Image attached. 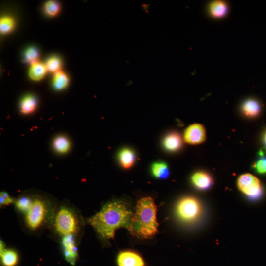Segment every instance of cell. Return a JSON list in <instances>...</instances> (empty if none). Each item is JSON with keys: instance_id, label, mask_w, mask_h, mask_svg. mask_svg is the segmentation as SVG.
<instances>
[{"instance_id": "obj_1", "label": "cell", "mask_w": 266, "mask_h": 266, "mask_svg": "<svg viewBox=\"0 0 266 266\" xmlns=\"http://www.w3.org/2000/svg\"><path fill=\"white\" fill-rule=\"evenodd\" d=\"M133 216L131 210L125 203L116 201L104 205L88 221L101 237L107 241L115 237L116 230L120 228H126L130 231Z\"/></svg>"}, {"instance_id": "obj_2", "label": "cell", "mask_w": 266, "mask_h": 266, "mask_svg": "<svg viewBox=\"0 0 266 266\" xmlns=\"http://www.w3.org/2000/svg\"><path fill=\"white\" fill-rule=\"evenodd\" d=\"M158 226L154 200L149 197L141 198L138 201L130 232L139 238L150 239L158 233Z\"/></svg>"}, {"instance_id": "obj_3", "label": "cell", "mask_w": 266, "mask_h": 266, "mask_svg": "<svg viewBox=\"0 0 266 266\" xmlns=\"http://www.w3.org/2000/svg\"><path fill=\"white\" fill-rule=\"evenodd\" d=\"M55 226L58 233L64 237L74 235L79 229L77 217L71 210L66 208H62L58 212Z\"/></svg>"}, {"instance_id": "obj_4", "label": "cell", "mask_w": 266, "mask_h": 266, "mask_svg": "<svg viewBox=\"0 0 266 266\" xmlns=\"http://www.w3.org/2000/svg\"><path fill=\"white\" fill-rule=\"evenodd\" d=\"M176 211L178 217L182 221L192 222L200 216L202 207L197 199L193 197H186L178 202Z\"/></svg>"}, {"instance_id": "obj_5", "label": "cell", "mask_w": 266, "mask_h": 266, "mask_svg": "<svg viewBox=\"0 0 266 266\" xmlns=\"http://www.w3.org/2000/svg\"><path fill=\"white\" fill-rule=\"evenodd\" d=\"M238 186L241 192L251 199H257L262 193L260 181L250 174L241 176L238 180Z\"/></svg>"}, {"instance_id": "obj_6", "label": "cell", "mask_w": 266, "mask_h": 266, "mask_svg": "<svg viewBox=\"0 0 266 266\" xmlns=\"http://www.w3.org/2000/svg\"><path fill=\"white\" fill-rule=\"evenodd\" d=\"M46 204L42 200L37 199L33 201L30 210L26 213V222L32 230L39 227L43 222L47 213Z\"/></svg>"}, {"instance_id": "obj_7", "label": "cell", "mask_w": 266, "mask_h": 266, "mask_svg": "<svg viewBox=\"0 0 266 266\" xmlns=\"http://www.w3.org/2000/svg\"><path fill=\"white\" fill-rule=\"evenodd\" d=\"M206 133L204 127L200 124H194L186 129L184 133L185 141L190 144H199L206 140Z\"/></svg>"}, {"instance_id": "obj_8", "label": "cell", "mask_w": 266, "mask_h": 266, "mask_svg": "<svg viewBox=\"0 0 266 266\" xmlns=\"http://www.w3.org/2000/svg\"><path fill=\"white\" fill-rule=\"evenodd\" d=\"M119 266H144L142 258L137 253L131 251H124L120 253L118 257Z\"/></svg>"}, {"instance_id": "obj_9", "label": "cell", "mask_w": 266, "mask_h": 266, "mask_svg": "<svg viewBox=\"0 0 266 266\" xmlns=\"http://www.w3.org/2000/svg\"><path fill=\"white\" fill-rule=\"evenodd\" d=\"M62 242L66 259L71 264L74 265L78 257V248L75 246L73 235L64 237Z\"/></svg>"}, {"instance_id": "obj_10", "label": "cell", "mask_w": 266, "mask_h": 266, "mask_svg": "<svg viewBox=\"0 0 266 266\" xmlns=\"http://www.w3.org/2000/svg\"><path fill=\"white\" fill-rule=\"evenodd\" d=\"M193 185L201 191H205L212 187L213 182L212 176L205 172L195 173L191 178Z\"/></svg>"}, {"instance_id": "obj_11", "label": "cell", "mask_w": 266, "mask_h": 266, "mask_svg": "<svg viewBox=\"0 0 266 266\" xmlns=\"http://www.w3.org/2000/svg\"><path fill=\"white\" fill-rule=\"evenodd\" d=\"M164 148L169 152H176L182 146V140L180 135L177 132L168 133L163 141Z\"/></svg>"}, {"instance_id": "obj_12", "label": "cell", "mask_w": 266, "mask_h": 266, "mask_svg": "<svg viewBox=\"0 0 266 266\" xmlns=\"http://www.w3.org/2000/svg\"><path fill=\"white\" fill-rule=\"evenodd\" d=\"M118 158L121 166L127 169L134 165L136 161V154L132 149L125 147L119 151Z\"/></svg>"}, {"instance_id": "obj_13", "label": "cell", "mask_w": 266, "mask_h": 266, "mask_svg": "<svg viewBox=\"0 0 266 266\" xmlns=\"http://www.w3.org/2000/svg\"><path fill=\"white\" fill-rule=\"evenodd\" d=\"M152 175L159 179H165L170 175V170L167 163L160 161L154 163L151 166Z\"/></svg>"}, {"instance_id": "obj_14", "label": "cell", "mask_w": 266, "mask_h": 266, "mask_svg": "<svg viewBox=\"0 0 266 266\" xmlns=\"http://www.w3.org/2000/svg\"><path fill=\"white\" fill-rule=\"evenodd\" d=\"M242 110L245 116L250 118L256 117L260 112V105L255 100L248 99L242 105Z\"/></svg>"}, {"instance_id": "obj_15", "label": "cell", "mask_w": 266, "mask_h": 266, "mask_svg": "<svg viewBox=\"0 0 266 266\" xmlns=\"http://www.w3.org/2000/svg\"><path fill=\"white\" fill-rule=\"evenodd\" d=\"M47 71L46 65L36 62L31 65L29 71L30 77L33 81H39L45 77Z\"/></svg>"}, {"instance_id": "obj_16", "label": "cell", "mask_w": 266, "mask_h": 266, "mask_svg": "<svg viewBox=\"0 0 266 266\" xmlns=\"http://www.w3.org/2000/svg\"><path fill=\"white\" fill-rule=\"evenodd\" d=\"M210 15L214 18L224 17L228 11L226 3L221 1H215L211 3L209 7Z\"/></svg>"}, {"instance_id": "obj_17", "label": "cell", "mask_w": 266, "mask_h": 266, "mask_svg": "<svg viewBox=\"0 0 266 266\" xmlns=\"http://www.w3.org/2000/svg\"><path fill=\"white\" fill-rule=\"evenodd\" d=\"M37 101L36 98L32 95L25 97L21 102L20 108L24 114L33 112L36 108Z\"/></svg>"}, {"instance_id": "obj_18", "label": "cell", "mask_w": 266, "mask_h": 266, "mask_svg": "<svg viewBox=\"0 0 266 266\" xmlns=\"http://www.w3.org/2000/svg\"><path fill=\"white\" fill-rule=\"evenodd\" d=\"M68 84L69 78L65 73L60 71L55 73L53 85L56 89L62 90L68 86Z\"/></svg>"}, {"instance_id": "obj_19", "label": "cell", "mask_w": 266, "mask_h": 266, "mask_svg": "<svg viewBox=\"0 0 266 266\" xmlns=\"http://www.w3.org/2000/svg\"><path fill=\"white\" fill-rule=\"evenodd\" d=\"M1 256L5 266H15L18 263V254L13 250L5 249L1 252Z\"/></svg>"}, {"instance_id": "obj_20", "label": "cell", "mask_w": 266, "mask_h": 266, "mask_svg": "<svg viewBox=\"0 0 266 266\" xmlns=\"http://www.w3.org/2000/svg\"><path fill=\"white\" fill-rule=\"evenodd\" d=\"M53 146L58 153L65 154L70 149V143L66 137L61 136L56 137L54 139Z\"/></svg>"}, {"instance_id": "obj_21", "label": "cell", "mask_w": 266, "mask_h": 266, "mask_svg": "<svg viewBox=\"0 0 266 266\" xmlns=\"http://www.w3.org/2000/svg\"><path fill=\"white\" fill-rule=\"evenodd\" d=\"M14 20L10 17H4L0 21V31L3 34L11 32L14 29Z\"/></svg>"}, {"instance_id": "obj_22", "label": "cell", "mask_w": 266, "mask_h": 266, "mask_svg": "<svg viewBox=\"0 0 266 266\" xmlns=\"http://www.w3.org/2000/svg\"><path fill=\"white\" fill-rule=\"evenodd\" d=\"M46 65L48 71L55 73L60 71L61 67V61L59 58L53 57L47 61Z\"/></svg>"}, {"instance_id": "obj_23", "label": "cell", "mask_w": 266, "mask_h": 266, "mask_svg": "<svg viewBox=\"0 0 266 266\" xmlns=\"http://www.w3.org/2000/svg\"><path fill=\"white\" fill-rule=\"evenodd\" d=\"M39 53L38 51L35 48H30L26 50L25 53V60L26 62L31 65L37 62Z\"/></svg>"}, {"instance_id": "obj_24", "label": "cell", "mask_w": 266, "mask_h": 266, "mask_svg": "<svg viewBox=\"0 0 266 266\" xmlns=\"http://www.w3.org/2000/svg\"><path fill=\"white\" fill-rule=\"evenodd\" d=\"M45 11L47 15L51 17H53L59 13L60 6L56 2L50 1L45 4Z\"/></svg>"}, {"instance_id": "obj_25", "label": "cell", "mask_w": 266, "mask_h": 266, "mask_svg": "<svg viewBox=\"0 0 266 266\" xmlns=\"http://www.w3.org/2000/svg\"><path fill=\"white\" fill-rule=\"evenodd\" d=\"M33 204V202L28 197H22L16 202L17 208L26 213L30 210Z\"/></svg>"}, {"instance_id": "obj_26", "label": "cell", "mask_w": 266, "mask_h": 266, "mask_svg": "<svg viewBox=\"0 0 266 266\" xmlns=\"http://www.w3.org/2000/svg\"><path fill=\"white\" fill-rule=\"evenodd\" d=\"M256 171L261 174H266V157L258 160L254 165Z\"/></svg>"}, {"instance_id": "obj_27", "label": "cell", "mask_w": 266, "mask_h": 266, "mask_svg": "<svg viewBox=\"0 0 266 266\" xmlns=\"http://www.w3.org/2000/svg\"><path fill=\"white\" fill-rule=\"evenodd\" d=\"M14 200L6 193L0 194V203L1 205H8L14 203Z\"/></svg>"}, {"instance_id": "obj_28", "label": "cell", "mask_w": 266, "mask_h": 266, "mask_svg": "<svg viewBox=\"0 0 266 266\" xmlns=\"http://www.w3.org/2000/svg\"><path fill=\"white\" fill-rule=\"evenodd\" d=\"M264 143H265V145H266V133H265V134L264 135Z\"/></svg>"}]
</instances>
